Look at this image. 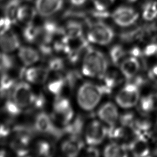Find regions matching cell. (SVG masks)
Listing matches in <instances>:
<instances>
[{"instance_id": "19", "label": "cell", "mask_w": 157, "mask_h": 157, "mask_svg": "<svg viewBox=\"0 0 157 157\" xmlns=\"http://www.w3.org/2000/svg\"><path fill=\"white\" fill-rule=\"evenodd\" d=\"M128 145L112 142L105 147L103 155L106 157H124L128 156Z\"/></svg>"}, {"instance_id": "21", "label": "cell", "mask_w": 157, "mask_h": 157, "mask_svg": "<svg viewBox=\"0 0 157 157\" xmlns=\"http://www.w3.org/2000/svg\"><path fill=\"white\" fill-rule=\"evenodd\" d=\"M64 36L67 38H75L83 36V27L76 20H70L62 26Z\"/></svg>"}, {"instance_id": "11", "label": "cell", "mask_w": 157, "mask_h": 157, "mask_svg": "<svg viewBox=\"0 0 157 157\" xmlns=\"http://www.w3.org/2000/svg\"><path fill=\"white\" fill-rule=\"evenodd\" d=\"M49 69L44 67H31L28 69L23 67L20 69L19 75L24 78L29 83L34 84H42L48 78Z\"/></svg>"}, {"instance_id": "8", "label": "cell", "mask_w": 157, "mask_h": 157, "mask_svg": "<svg viewBox=\"0 0 157 157\" xmlns=\"http://www.w3.org/2000/svg\"><path fill=\"white\" fill-rule=\"evenodd\" d=\"M139 17V12L129 6L117 7L111 13L113 21L118 26L127 28L136 23Z\"/></svg>"}, {"instance_id": "12", "label": "cell", "mask_w": 157, "mask_h": 157, "mask_svg": "<svg viewBox=\"0 0 157 157\" xmlns=\"http://www.w3.org/2000/svg\"><path fill=\"white\" fill-rule=\"evenodd\" d=\"M97 115L102 123L109 126L116 125L120 118L118 109L112 102H107L102 104L98 109Z\"/></svg>"}, {"instance_id": "24", "label": "cell", "mask_w": 157, "mask_h": 157, "mask_svg": "<svg viewBox=\"0 0 157 157\" xmlns=\"http://www.w3.org/2000/svg\"><path fill=\"white\" fill-rule=\"evenodd\" d=\"M40 33V25L32 22L24 25L22 34L25 40L29 43L37 42Z\"/></svg>"}, {"instance_id": "45", "label": "cell", "mask_w": 157, "mask_h": 157, "mask_svg": "<svg viewBox=\"0 0 157 157\" xmlns=\"http://www.w3.org/2000/svg\"><path fill=\"white\" fill-rule=\"evenodd\" d=\"M1 53H0V58H1Z\"/></svg>"}, {"instance_id": "1", "label": "cell", "mask_w": 157, "mask_h": 157, "mask_svg": "<svg viewBox=\"0 0 157 157\" xmlns=\"http://www.w3.org/2000/svg\"><path fill=\"white\" fill-rule=\"evenodd\" d=\"M108 60L101 51L88 48L85 52L82 72L88 77L102 78L108 70Z\"/></svg>"}, {"instance_id": "41", "label": "cell", "mask_w": 157, "mask_h": 157, "mask_svg": "<svg viewBox=\"0 0 157 157\" xmlns=\"http://www.w3.org/2000/svg\"><path fill=\"white\" fill-rule=\"evenodd\" d=\"M6 97H7V95L2 90L0 89V102Z\"/></svg>"}, {"instance_id": "31", "label": "cell", "mask_w": 157, "mask_h": 157, "mask_svg": "<svg viewBox=\"0 0 157 157\" xmlns=\"http://www.w3.org/2000/svg\"><path fill=\"white\" fill-rule=\"evenodd\" d=\"M116 0H91L96 12L105 13L115 2Z\"/></svg>"}, {"instance_id": "38", "label": "cell", "mask_w": 157, "mask_h": 157, "mask_svg": "<svg viewBox=\"0 0 157 157\" xmlns=\"http://www.w3.org/2000/svg\"><path fill=\"white\" fill-rule=\"evenodd\" d=\"M153 111L157 110V92L152 93L148 95Z\"/></svg>"}, {"instance_id": "34", "label": "cell", "mask_w": 157, "mask_h": 157, "mask_svg": "<svg viewBox=\"0 0 157 157\" xmlns=\"http://www.w3.org/2000/svg\"><path fill=\"white\" fill-rule=\"evenodd\" d=\"M138 104H139V110L142 113L144 114L149 113L150 112L153 111L148 96L142 98L140 100H139Z\"/></svg>"}, {"instance_id": "14", "label": "cell", "mask_w": 157, "mask_h": 157, "mask_svg": "<svg viewBox=\"0 0 157 157\" xmlns=\"http://www.w3.org/2000/svg\"><path fill=\"white\" fill-rule=\"evenodd\" d=\"M20 45L19 37L12 28L0 32V48L3 52H12L19 48Z\"/></svg>"}, {"instance_id": "30", "label": "cell", "mask_w": 157, "mask_h": 157, "mask_svg": "<svg viewBox=\"0 0 157 157\" xmlns=\"http://www.w3.org/2000/svg\"><path fill=\"white\" fill-rule=\"evenodd\" d=\"M15 66V59L13 57L8 53H1L0 58V72H7L12 69Z\"/></svg>"}, {"instance_id": "37", "label": "cell", "mask_w": 157, "mask_h": 157, "mask_svg": "<svg viewBox=\"0 0 157 157\" xmlns=\"http://www.w3.org/2000/svg\"><path fill=\"white\" fill-rule=\"evenodd\" d=\"M85 155L87 156H99V151L94 145H89L85 150Z\"/></svg>"}, {"instance_id": "42", "label": "cell", "mask_w": 157, "mask_h": 157, "mask_svg": "<svg viewBox=\"0 0 157 157\" xmlns=\"http://www.w3.org/2000/svg\"><path fill=\"white\" fill-rule=\"evenodd\" d=\"M6 151L4 149H0V157H3L6 156Z\"/></svg>"}, {"instance_id": "4", "label": "cell", "mask_w": 157, "mask_h": 157, "mask_svg": "<svg viewBox=\"0 0 157 157\" xmlns=\"http://www.w3.org/2000/svg\"><path fill=\"white\" fill-rule=\"evenodd\" d=\"M88 42L100 45L109 44L113 39L115 33L113 29L101 21L90 24L87 31Z\"/></svg>"}, {"instance_id": "16", "label": "cell", "mask_w": 157, "mask_h": 157, "mask_svg": "<svg viewBox=\"0 0 157 157\" xmlns=\"http://www.w3.org/2000/svg\"><path fill=\"white\" fill-rule=\"evenodd\" d=\"M37 13L33 2L23 1L21 2L17 15V23L25 25L34 22Z\"/></svg>"}, {"instance_id": "26", "label": "cell", "mask_w": 157, "mask_h": 157, "mask_svg": "<svg viewBox=\"0 0 157 157\" xmlns=\"http://www.w3.org/2000/svg\"><path fill=\"white\" fill-rule=\"evenodd\" d=\"M35 153L42 156H52L55 153V146L50 142L40 140L35 146Z\"/></svg>"}, {"instance_id": "39", "label": "cell", "mask_w": 157, "mask_h": 157, "mask_svg": "<svg viewBox=\"0 0 157 157\" xmlns=\"http://www.w3.org/2000/svg\"><path fill=\"white\" fill-rule=\"evenodd\" d=\"M88 0H68L69 4L74 7H80L84 6Z\"/></svg>"}, {"instance_id": "6", "label": "cell", "mask_w": 157, "mask_h": 157, "mask_svg": "<svg viewBox=\"0 0 157 157\" xmlns=\"http://www.w3.org/2000/svg\"><path fill=\"white\" fill-rule=\"evenodd\" d=\"M74 115V110L69 100L61 95L56 96L51 115L54 122L64 127L72 121Z\"/></svg>"}, {"instance_id": "3", "label": "cell", "mask_w": 157, "mask_h": 157, "mask_svg": "<svg viewBox=\"0 0 157 157\" xmlns=\"http://www.w3.org/2000/svg\"><path fill=\"white\" fill-rule=\"evenodd\" d=\"M141 79L128 83L120 89L115 96L117 104L123 109H130L136 106L140 99V85Z\"/></svg>"}, {"instance_id": "13", "label": "cell", "mask_w": 157, "mask_h": 157, "mask_svg": "<svg viewBox=\"0 0 157 157\" xmlns=\"http://www.w3.org/2000/svg\"><path fill=\"white\" fill-rule=\"evenodd\" d=\"M83 147L84 144L80 136L72 135L69 136L62 142L61 149L64 155L69 157H74L80 153Z\"/></svg>"}, {"instance_id": "20", "label": "cell", "mask_w": 157, "mask_h": 157, "mask_svg": "<svg viewBox=\"0 0 157 157\" xmlns=\"http://www.w3.org/2000/svg\"><path fill=\"white\" fill-rule=\"evenodd\" d=\"M22 2L23 0H7L2 4V12L13 25L17 24V15Z\"/></svg>"}, {"instance_id": "44", "label": "cell", "mask_w": 157, "mask_h": 157, "mask_svg": "<svg viewBox=\"0 0 157 157\" xmlns=\"http://www.w3.org/2000/svg\"><path fill=\"white\" fill-rule=\"evenodd\" d=\"M6 1H7V0H0V3H1V4H2L4 3Z\"/></svg>"}, {"instance_id": "35", "label": "cell", "mask_w": 157, "mask_h": 157, "mask_svg": "<svg viewBox=\"0 0 157 157\" xmlns=\"http://www.w3.org/2000/svg\"><path fill=\"white\" fill-rule=\"evenodd\" d=\"M13 23L2 12L0 14V32L12 28Z\"/></svg>"}, {"instance_id": "7", "label": "cell", "mask_w": 157, "mask_h": 157, "mask_svg": "<svg viewBox=\"0 0 157 157\" xmlns=\"http://www.w3.org/2000/svg\"><path fill=\"white\" fill-rule=\"evenodd\" d=\"M35 95L31 86L25 82L16 83L10 93L14 102L23 110L26 109L27 111H29Z\"/></svg>"}, {"instance_id": "40", "label": "cell", "mask_w": 157, "mask_h": 157, "mask_svg": "<svg viewBox=\"0 0 157 157\" xmlns=\"http://www.w3.org/2000/svg\"><path fill=\"white\" fill-rule=\"evenodd\" d=\"M153 136L155 137V138L157 140V120H156V123H155V124L154 126V128H153Z\"/></svg>"}, {"instance_id": "27", "label": "cell", "mask_w": 157, "mask_h": 157, "mask_svg": "<svg viewBox=\"0 0 157 157\" xmlns=\"http://www.w3.org/2000/svg\"><path fill=\"white\" fill-rule=\"evenodd\" d=\"M23 110L14 102L10 94V95L7 97V100L3 106L4 113L10 118H14L20 115Z\"/></svg>"}, {"instance_id": "25", "label": "cell", "mask_w": 157, "mask_h": 157, "mask_svg": "<svg viewBox=\"0 0 157 157\" xmlns=\"http://www.w3.org/2000/svg\"><path fill=\"white\" fill-rule=\"evenodd\" d=\"M128 55H130L129 52L128 53L123 47L120 45H113L109 52V56L111 61L115 65L118 66H119L122 61Z\"/></svg>"}, {"instance_id": "32", "label": "cell", "mask_w": 157, "mask_h": 157, "mask_svg": "<svg viewBox=\"0 0 157 157\" xmlns=\"http://www.w3.org/2000/svg\"><path fill=\"white\" fill-rule=\"evenodd\" d=\"M64 67V62L63 59L59 57L50 58L48 63L47 68L49 71L59 72L61 71Z\"/></svg>"}, {"instance_id": "46", "label": "cell", "mask_w": 157, "mask_h": 157, "mask_svg": "<svg viewBox=\"0 0 157 157\" xmlns=\"http://www.w3.org/2000/svg\"><path fill=\"white\" fill-rule=\"evenodd\" d=\"M1 5H2V4L0 3V7H1Z\"/></svg>"}, {"instance_id": "22", "label": "cell", "mask_w": 157, "mask_h": 157, "mask_svg": "<svg viewBox=\"0 0 157 157\" xmlns=\"http://www.w3.org/2000/svg\"><path fill=\"white\" fill-rule=\"evenodd\" d=\"M66 85L64 75L57 73L55 77L49 80L47 84V90L56 96H59Z\"/></svg>"}, {"instance_id": "33", "label": "cell", "mask_w": 157, "mask_h": 157, "mask_svg": "<svg viewBox=\"0 0 157 157\" xmlns=\"http://www.w3.org/2000/svg\"><path fill=\"white\" fill-rule=\"evenodd\" d=\"M46 104V99L44 95L42 93L36 94L33 104L29 110V111L34 110H40L43 109Z\"/></svg>"}, {"instance_id": "18", "label": "cell", "mask_w": 157, "mask_h": 157, "mask_svg": "<svg viewBox=\"0 0 157 157\" xmlns=\"http://www.w3.org/2000/svg\"><path fill=\"white\" fill-rule=\"evenodd\" d=\"M39 54L37 50L31 47L22 46L18 48V57L26 66H31L37 62L40 59Z\"/></svg>"}, {"instance_id": "29", "label": "cell", "mask_w": 157, "mask_h": 157, "mask_svg": "<svg viewBox=\"0 0 157 157\" xmlns=\"http://www.w3.org/2000/svg\"><path fill=\"white\" fill-rule=\"evenodd\" d=\"M15 84V79L10 75L7 72L1 73L0 77V89L2 90L7 96L11 93Z\"/></svg>"}, {"instance_id": "17", "label": "cell", "mask_w": 157, "mask_h": 157, "mask_svg": "<svg viewBox=\"0 0 157 157\" xmlns=\"http://www.w3.org/2000/svg\"><path fill=\"white\" fill-rule=\"evenodd\" d=\"M129 151L134 156H147L150 153L148 139L140 136H135L128 145Z\"/></svg>"}, {"instance_id": "5", "label": "cell", "mask_w": 157, "mask_h": 157, "mask_svg": "<svg viewBox=\"0 0 157 157\" xmlns=\"http://www.w3.org/2000/svg\"><path fill=\"white\" fill-rule=\"evenodd\" d=\"M33 127L36 132L47 135L54 140H58L64 136L63 128L57 126L52 116L44 112H40L36 115Z\"/></svg>"}, {"instance_id": "43", "label": "cell", "mask_w": 157, "mask_h": 157, "mask_svg": "<svg viewBox=\"0 0 157 157\" xmlns=\"http://www.w3.org/2000/svg\"><path fill=\"white\" fill-rule=\"evenodd\" d=\"M124 1H125L126 2H129V3H134V2H136L137 1H138L139 0H124Z\"/></svg>"}, {"instance_id": "36", "label": "cell", "mask_w": 157, "mask_h": 157, "mask_svg": "<svg viewBox=\"0 0 157 157\" xmlns=\"http://www.w3.org/2000/svg\"><path fill=\"white\" fill-rule=\"evenodd\" d=\"M143 55L148 56L157 55V43H152L147 45L144 49Z\"/></svg>"}, {"instance_id": "10", "label": "cell", "mask_w": 157, "mask_h": 157, "mask_svg": "<svg viewBox=\"0 0 157 157\" xmlns=\"http://www.w3.org/2000/svg\"><path fill=\"white\" fill-rule=\"evenodd\" d=\"M34 6L38 16L50 18L59 13L64 6V0H34Z\"/></svg>"}, {"instance_id": "28", "label": "cell", "mask_w": 157, "mask_h": 157, "mask_svg": "<svg viewBox=\"0 0 157 157\" xmlns=\"http://www.w3.org/2000/svg\"><path fill=\"white\" fill-rule=\"evenodd\" d=\"M142 18L147 21H151L157 18V2L149 1L143 7L142 10Z\"/></svg>"}, {"instance_id": "15", "label": "cell", "mask_w": 157, "mask_h": 157, "mask_svg": "<svg viewBox=\"0 0 157 157\" xmlns=\"http://www.w3.org/2000/svg\"><path fill=\"white\" fill-rule=\"evenodd\" d=\"M120 72L124 78L131 79L136 77L140 69V63L137 56L128 55L119 65Z\"/></svg>"}, {"instance_id": "23", "label": "cell", "mask_w": 157, "mask_h": 157, "mask_svg": "<svg viewBox=\"0 0 157 157\" xmlns=\"http://www.w3.org/2000/svg\"><path fill=\"white\" fill-rule=\"evenodd\" d=\"M123 75L122 74L115 71H112L106 72L104 77V85H102L106 89L108 94L110 93L111 90L117 85L122 82Z\"/></svg>"}, {"instance_id": "9", "label": "cell", "mask_w": 157, "mask_h": 157, "mask_svg": "<svg viewBox=\"0 0 157 157\" xmlns=\"http://www.w3.org/2000/svg\"><path fill=\"white\" fill-rule=\"evenodd\" d=\"M108 128L104 123L96 120L90 121L85 130V139L89 145H98L101 144L107 136Z\"/></svg>"}, {"instance_id": "2", "label": "cell", "mask_w": 157, "mask_h": 157, "mask_svg": "<svg viewBox=\"0 0 157 157\" xmlns=\"http://www.w3.org/2000/svg\"><path fill=\"white\" fill-rule=\"evenodd\" d=\"M105 94L108 93L102 85L84 82L77 90V102L82 110L91 111L98 105Z\"/></svg>"}]
</instances>
